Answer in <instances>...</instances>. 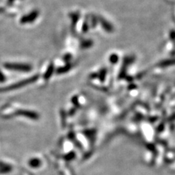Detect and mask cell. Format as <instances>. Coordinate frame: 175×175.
<instances>
[{
	"label": "cell",
	"mask_w": 175,
	"mask_h": 175,
	"mask_svg": "<svg viewBox=\"0 0 175 175\" xmlns=\"http://www.w3.org/2000/svg\"><path fill=\"white\" fill-rule=\"evenodd\" d=\"M14 1H15V0H8V1H7V4L10 5V4H12L14 2Z\"/></svg>",
	"instance_id": "obj_11"
},
{
	"label": "cell",
	"mask_w": 175,
	"mask_h": 175,
	"mask_svg": "<svg viewBox=\"0 0 175 175\" xmlns=\"http://www.w3.org/2000/svg\"><path fill=\"white\" fill-rule=\"evenodd\" d=\"M2 11H4V9L1 7H0V13H2Z\"/></svg>",
	"instance_id": "obj_12"
},
{
	"label": "cell",
	"mask_w": 175,
	"mask_h": 175,
	"mask_svg": "<svg viewBox=\"0 0 175 175\" xmlns=\"http://www.w3.org/2000/svg\"><path fill=\"white\" fill-rule=\"evenodd\" d=\"M54 72V66L53 64H50L49 66L47 69V71L45 72V75H44V78L45 80H48L50 77L52 76Z\"/></svg>",
	"instance_id": "obj_5"
},
{
	"label": "cell",
	"mask_w": 175,
	"mask_h": 175,
	"mask_svg": "<svg viewBox=\"0 0 175 175\" xmlns=\"http://www.w3.org/2000/svg\"><path fill=\"white\" fill-rule=\"evenodd\" d=\"M16 113L19 115L24 116V117H28V118L32 119V120H37L39 119V114L35 112L29 110H24V109H20V110L16 111Z\"/></svg>",
	"instance_id": "obj_4"
},
{
	"label": "cell",
	"mask_w": 175,
	"mask_h": 175,
	"mask_svg": "<svg viewBox=\"0 0 175 175\" xmlns=\"http://www.w3.org/2000/svg\"><path fill=\"white\" fill-rule=\"evenodd\" d=\"M75 157V153H69L68 155H66V156H65V158H66V160H72L73 158Z\"/></svg>",
	"instance_id": "obj_9"
},
{
	"label": "cell",
	"mask_w": 175,
	"mask_h": 175,
	"mask_svg": "<svg viewBox=\"0 0 175 175\" xmlns=\"http://www.w3.org/2000/svg\"><path fill=\"white\" fill-rule=\"evenodd\" d=\"M4 66L11 71L24 72H29L32 69V66L27 64L6 63L4 64Z\"/></svg>",
	"instance_id": "obj_2"
},
{
	"label": "cell",
	"mask_w": 175,
	"mask_h": 175,
	"mask_svg": "<svg viewBox=\"0 0 175 175\" xmlns=\"http://www.w3.org/2000/svg\"><path fill=\"white\" fill-rule=\"evenodd\" d=\"M39 16V12L37 10H33L30 13L23 16L21 19V23L22 24H27L29 23L34 22Z\"/></svg>",
	"instance_id": "obj_3"
},
{
	"label": "cell",
	"mask_w": 175,
	"mask_h": 175,
	"mask_svg": "<svg viewBox=\"0 0 175 175\" xmlns=\"http://www.w3.org/2000/svg\"><path fill=\"white\" fill-rule=\"evenodd\" d=\"M12 170V167L9 165L6 164H0V172L3 173H8Z\"/></svg>",
	"instance_id": "obj_7"
},
{
	"label": "cell",
	"mask_w": 175,
	"mask_h": 175,
	"mask_svg": "<svg viewBox=\"0 0 175 175\" xmlns=\"http://www.w3.org/2000/svg\"><path fill=\"white\" fill-rule=\"evenodd\" d=\"M70 68H71V66H70V65H66V66L58 68V69L56 70V73L57 74H64V73L66 72L68 70H69Z\"/></svg>",
	"instance_id": "obj_8"
},
{
	"label": "cell",
	"mask_w": 175,
	"mask_h": 175,
	"mask_svg": "<svg viewBox=\"0 0 175 175\" xmlns=\"http://www.w3.org/2000/svg\"><path fill=\"white\" fill-rule=\"evenodd\" d=\"M39 76L38 75H34L33 77L30 78H27L26 80H23L20 82H18V83H15V84L10 85V86H8L7 87H2L0 88V93L4 92V91H13V90L18 89L24 86H27V85L31 84V83H33L35 81H37L38 80Z\"/></svg>",
	"instance_id": "obj_1"
},
{
	"label": "cell",
	"mask_w": 175,
	"mask_h": 175,
	"mask_svg": "<svg viewBox=\"0 0 175 175\" xmlns=\"http://www.w3.org/2000/svg\"><path fill=\"white\" fill-rule=\"evenodd\" d=\"M29 164L32 168H37L41 165V161L38 158H33V159L30 160L29 162Z\"/></svg>",
	"instance_id": "obj_6"
},
{
	"label": "cell",
	"mask_w": 175,
	"mask_h": 175,
	"mask_svg": "<svg viewBox=\"0 0 175 175\" xmlns=\"http://www.w3.org/2000/svg\"><path fill=\"white\" fill-rule=\"evenodd\" d=\"M6 80L5 76H4V75L2 74V72H0V82H1V83H2V82H4V80Z\"/></svg>",
	"instance_id": "obj_10"
}]
</instances>
